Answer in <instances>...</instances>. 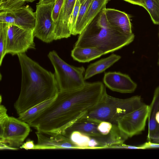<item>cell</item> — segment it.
Returning a JSON list of instances; mask_svg holds the SVG:
<instances>
[{
	"instance_id": "1",
	"label": "cell",
	"mask_w": 159,
	"mask_h": 159,
	"mask_svg": "<svg viewBox=\"0 0 159 159\" xmlns=\"http://www.w3.org/2000/svg\"><path fill=\"white\" fill-rule=\"evenodd\" d=\"M106 91L100 81L86 82L74 89L59 91L51 104L29 125L37 131L50 134H62L94 107Z\"/></svg>"
},
{
	"instance_id": "2",
	"label": "cell",
	"mask_w": 159,
	"mask_h": 159,
	"mask_svg": "<svg viewBox=\"0 0 159 159\" xmlns=\"http://www.w3.org/2000/svg\"><path fill=\"white\" fill-rule=\"evenodd\" d=\"M21 70L20 91L14 107L19 115L59 91L54 74L42 67L25 53L17 55Z\"/></svg>"
},
{
	"instance_id": "3",
	"label": "cell",
	"mask_w": 159,
	"mask_h": 159,
	"mask_svg": "<svg viewBox=\"0 0 159 159\" xmlns=\"http://www.w3.org/2000/svg\"><path fill=\"white\" fill-rule=\"evenodd\" d=\"M134 38V34H126L111 26L103 9L79 34L74 47L96 48L104 55L129 44Z\"/></svg>"
},
{
	"instance_id": "4",
	"label": "cell",
	"mask_w": 159,
	"mask_h": 159,
	"mask_svg": "<svg viewBox=\"0 0 159 159\" xmlns=\"http://www.w3.org/2000/svg\"><path fill=\"white\" fill-rule=\"evenodd\" d=\"M145 104L140 96L121 99L109 95L106 91L96 105L81 117L98 123L107 121L117 125L120 117Z\"/></svg>"
},
{
	"instance_id": "5",
	"label": "cell",
	"mask_w": 159,
	"mask_h": 159,
	"mask_svg": "<svg viewBox=\"0 0 159 159\" xmlns=\"http://www.w3.org/2000/svg\"><path fill=\"white\" fill-rule=\"evenodd\" d=\"M48 57L55 70L54 75L59 91L75 89L84 86L85 70L83 66L76 67L62 59L55 51L49 52Z\"/></svg>"
},
{
	"instance_id": "6",
	"label": "cell",
	"mask_w": 159,
	"mask_h": 159,
	"mask_svg": "<svg viewBox=\"0 0 159 159\" xmlns=\"http://www.w3.org/2000/svg\"><path fill=\"white\" fill-rule=\"evenodd\" d=\"M55 2L37 3L35 12L36 20L34 35L46 43L55 40V22L52 18Z\"/></svg>"
},
{
	"instance_id": "7",
	"label": "cell",
	"mask_w": 159,
	"mask_h": 159,
	"mask_svg": "<svg viewBox=\"0 0 159 159\" xmlns=\"http://www.w3.org/2000/svg\"><path fill=\"white\" fill-rule=\"evenodd\" d=\"M29 124L19 119L8 116L0 125V143L15 148L20 147L30 131Z\"/></svg>"
},
{
	"instance_id": "8",
	"label": "cell",
	"mask_w": 159,
	"mask_h": 159,
	"mask_svg": "<svg viewBox=\"0 0 159 159\" xmlns=\"http://www.w3.org/2000/svg\"><path fill=\"white\" fill-rule=\"evenodd\" d=\"M33 31L9 24L7 32L6 54L17 55L25 53L29 49H35Z\"/></svg>"
},
{
	"instance_id": "9",
	"label": "cell",
	"mask_w": 159,
	"mask_h": 159,
	"mask_svg": "<svg viewBox=\"0 0 159 159\" xmlns=\"http://www.w3.org/2000/svg\"><path fill=\"white\" fill-rule=\"evenodd\" d=\"M148 111L149 106L145 104L122 116L117 120L118 127L128 138L141 134L145 129Z\"/></svg>"
},
{
	"instance_id": "10",
	"label": "cell",
	"mask_w": 159,
	"mask_h": 159,
	"mask_svg": "<svg viewBox=\"0 0 159 159\" xmlns=\"http://www.w3.org/2000/svg\"><path fill=\"white\" fill-rule=\"evenodd\" d=\"M35 20V13L28 5L13 11H0V22L16 25L25 29L34 30Z\"/></svg>"
},
{
	"instance_id": "11",
	"label": "cell",
	"mask_w": 159,
	"mask_h": 159,
	"mask_svg": "<svg viewBox=\"0 0 159 159\" xmlns=\"http://www.w3.org/2000/svg\"><path fill=\"white\" fill-rule=\"evenodd\" d=\"M37 143L34 149H78L69 138L61 134L54 135L37 131Z\"/></svg>"
},
{
	"instance_id": "12",
	"label": "cell",
	"mask_w": 159,
	"mask_h": 159,
	"mask_svg": "<svg viewBox=\"0 0 159 159\" xmlns=\"http://www.w3.org/2000/svg\"><path fill=\"white\" fill-rule=\"evenodd\" d=\"M103 82L111 90L124 93H132L137 85L127 75L120 72H108L105 73Z\"/></svg>"
},
{
	"instance_id": "13",
	"label": "cell",
	"mask_w": 159,
	"mask_h": 159,
	"mask_svg": "<svg viewBox=\"0 0 159 159\" xmlns=\"http://www.w3.org/2000/svg\"><path fill=\"white\" fill-rule=\"evenodd\" d=\"M76 0H64L58 19L55 23V40L70 36V19Z\"/></svg>"
},
{
	"instance_id": "14",
	"label": "cell",
	"mask_w": 159,
	"mask_h": 159,
	"mask_svg": "<svg viewBox=\"0 0 159 159\" xmlns=\"http://www.w3.org/2000/svg\"><path fill=\"white\" fill-rule=\"evenodd\" d=\"M148 142L159 143V86L156 89L149 106Z\"/></svg>"
},
{
	"instance_id": "15",
	"label": "cell",
	"mask_w": 159,
	"mask_h": 159,
	"mask_svg": "<svg viewBox=\"0 0 159 159\" xmlns=\"http://www.w3.org/2000/svg\"><path fill=\"white\" fill-rule=\"evenodd\" d=\"M107 19L111 26L122 33L131 34L132 25L129 15L125 12L116 9L103 8Z\"/></svg>"
},
{
	"instance_id": "16",
	"label": "cell",
	"mask_w": 159,
	"mask_h": 159,
	"mask_svg": "<svg viewBox=\"0 0 159 159\" xmlns=\"http://www.w3.org/2000/svg\"><path fill=\"white\" fill-rule=\"evenodd\" d=\"M99 123L81 117L74 122L61 134L64 135L74 131H77L92 137H100L103 135L98 130L97 126Z\"/></svg>"
},
{
	"instance_id": "17",
	"label": "cell",
	"mask_w": 159,
	"mask_h": 159,
	"mask_svg": "<svg viewBox=\"0 0 159 159\" xmlns=\"http://www.w3.org/2000/svg\"><path fill=\"white\" fill-rule=\"evenodd\" d=\"M121 58L120 56L113 53L109 57L101 59L89 65L85 70L84 75L85 80L108 69Z\"/></svg>"
},
{
	"instance_id": "18",
	"label": "cell",
	"mask_w": 159,
	"mask_h": 159,
	"mask_svg": "<svg viewBox=\"0 0 159 159\" xmlns=\"http://www.w3.org/2000/svg\"><path fill=\"white\" fill-rule=\"evenodd\" d=\"M104 55L102 51L94 48L74 47L71 55L75 60L80 62H89Z\"/></svg>"
},
{
	"instance_id": "19",
	"label": "cell",
	"mask_w": 159,
	"mask_h": 159,
	"mask_svg": "<svg viewBox=\"0 0 159 159\" xmlns=\"http://www.w3.org/2000/svg\"><path fill=\"white\" fill-rule=\"evenodd\" d=\"M56 96L26 110L18 115V119L28 124L30 123L38 117L51 104L55 99Z\"/></svg>"
},
{
	"instance_id": "20",
	"label": "cell",
	"mask_w": 159,
	"mask_h": 159,
	"mask_svg": "<svg viewBox=\"0 0 159 159\" xmlns=\"http://www.w3.org/2000/svg\"><path fill=\"white\" fill-rule=\"evenodd\" d=\"M109 0H92L81 21L79 30L80 34L82 32L102 9L106 7Z\"/></svg>"
},
{
	"instance_id": "21",
	"label": "cell",
	"mask_w": 159,
	"mask_h": 159,
	"mask_svg": "<svg viewBox=\"0 0 159 159\" xmlns=\"http://www.w3.org/2000/svg\"><path fill=\"white\" fill-rule=\"evenodd\" d=\"M64 135L69 138L78 149H89L91 136L77 131H74Z\"/></svg>"
},
{
	"instance_id": "22",
	"label": "cell",
	"mask_w": 159,
	"mask_h": 159,
	"mask_svg": "<svg viewBox=\"0 0 159 159\" xmlns=\"http://www.w3.org/2000/svg\"><path fill=\"white\" fill-rule=\"evenodd\" d=\"M144 8L148 12L153 23L159 25V0H141Z\"/></svg>"
},
{
	"instance_id": "23",
	"label": "cell",
	"mask_w": 159,
	"mask_h": 159,
	"mask_svg": "<svg viewBox=\"0 0 159 159\" xmlns=\"http://www.w3.org/2000/svg\"><path fill=\"white\" fill-rule=\"evenodd\" d=\"M36 0H0V11H10L19 9L26 2Z\"/></svg>"
},
{
	"instance_id": "24",
	"label": "cell",
	"mask_w": 159,
	"mask_h": 159,
	"mask_svg": "<svg viewBox=\"0 0 159 159\" xmlns=\"http://www.w3.org/2000/svg\"><path fill=\"white\" fill-rule=\"evenodd\" d=\"M9 24L0 22V65L6 54V49L7 39V32Z\"/></svg>"
},
{
	"instance_id": "25",
	"label": "cell",
	"mask_w": 159,
	"mask_h": 159,
	"mask_svg": "<svg viewBox=\"0 0 159 159\" xmlns=\"http://www.w3.org/2000/svg\"><path fill=\"white\" fill-rule=\"evenodd\" d=\"M92 0H85L81 4L75 27L72 33V35H75L79 34V30L81 21Z\"/></svg>"
},
{
	"instance_id": "26",
	"label": "cell",
	"mask_w": 159,
	"mask_h": 159,
	"mask_svg": "<svg viewBox=\"0 0 159 159\" xmlns=\"http://www.w3.org/2000/svg\"><path fill=\"white\" fill-rule=\"evenodd\" d=\"M80 5V0H76L73 12L70 19V24L71 34L75 27Z\"/></svg>"
},
{
	"instance_id": "27",
	"label": "cell",
	"mask_w": 159,
	"mask_h": 159,
	"mask_svg": "<svg viewBox=\"0 0 159 159\" xmlns=\"http://www.w3.org/2000/svg\"><path fill=\"white\" fill-rule=\"evenodd\" d=\"M113 124L107 121L100 122L97 126V129L99 133L103 136L108 135L111 131Z\"/></svg>"
},
{
	"instance_id": "28",
	"label": "cell",
	"mask_w": 159,
	"mask_h": 159,
	"mask_svg": "<svg viewBox=\"0 0 159 159\" xmlns=\"http://www.w3.org/2000/svg\"><path fill=\"white\" fill-rule=\"evenodd\" d=\"M64 1V0H56L55 1L52 13V18L55 23L58 19Z\"/></svg>"
},
{
	"instance_id": "29",
	"label": "cell",
	"mask_w": 159,
	"mask_h": 159,
	"mask_svg": "<svg viewBox=\"0 0 159 159\" xmlns=\"http://www.w3.org/2000/svg\"><path fill=\"white\" fill-rule=\"evenodd\" d=\"M7 109L5 107L0 103V125H3L8 117Z\"/></svg>"
},
{
	"instance_id": "30",
	"label": "cell",
	"mask_w": 159,
	"mask_h": 159,
	"mask_svg": "<svg viewBox=\"0 0 159 159\" xmlns=\"http://www.w3.org/2000/svg\"><path fill=\"white\" fill-rule=\"evenodd\" d=\"M35 144L33 140H29L20 147V148H23L25 150L34 149Z\"/></svg>"
},
{
	"instance_id": "31",
	"label": "cell",
	"mask_w": 159,
	"mask_h": 159,
	"mask_svg": "<svg viewBox=\"0 0 159 159\" xmlns=\"http://www.w3.org/2000/svg\"><path fill=\"white\" fill-rule=\"evenodd\" d=\"M141 149L150 148H159V143H156L148 142L143 144L139 146Z\"/></svg>"
},
{
	"instance_id": "32",
	"label": "cell",
	"mask_w": 159,
	"mask_h": 159,
	"mask_svg": "<svg viewBox=\"0 0 159 159\" xmlns=\"http://www.w3.org/2000/svg\"><path fill=\"white\" fill-rule=\"evenodd\" d=\"M19 148L13 147L9 146L6 143H0V149L1 150L9 149L11 150H17Z\"/></svg>"
},
{
	"instance_id": "33",
	"label": "cell",
	"mask_w": 159,
	"mask_h": 159,
	"mask_svg": "<svg viewBox=\"0 0 159 159\" xmlns=\"http://www.w3.org/2000/svg\"><path fill=\"white\" fill-rule=\"evenodd\" d=\"M130 3L138 5L143 7L141 0H123Z\"/></svg>"
},
{
	"instance_id": "34",
	"label": "cell",
	"mask_w": 159,
	"mask_h": 159,
	"mask_svg": "<svg viewBox=\"0 0 159 159\" xmlns=\"http://www.w3.org/2000/svg\"><path fill=\"white\" fill-rule=\"evenodd\" d=\"M56 0H39L38 4L46 3L53 2Z\"/></svg>"
},
{
	"instance_id": "35",
	"label": "cell",
	"mask_w": 159,
	"mask_h": 159,
	"mask_svg": "<svg viewBox=\"0 0 159 159\" xmlns=\"http://www.w3.org/2000/svg\"><path fill=\"white\" fill-rule=\"evenodd\" d=\"M81 4H82L85 0H80Z\"/></svg>"
},
{
	"instance_id": "36",
	"label": "cell",
	"mask_w": 159,
	"mask_h": 159,
	"mask_svg": "<svg viewBox=\"0 0 159 159\" xmlns=\"http://www.w3.org/2000/svg\"><path fill=\"white\" fill-rule=\"evenodd\" d=\"M158 37L159 39V30H158Z\"/></svg>"
},
{
	"instance_id": "37",
	"label": "cell",
	"mask_w": 159,
	"mask_h": 159,
	"mask_svg": "<svg viewBox=\"0 0 159 159\" xmlns=\"http://www.w3.org/2000/svg\"></svg>"
}]
</instances>
